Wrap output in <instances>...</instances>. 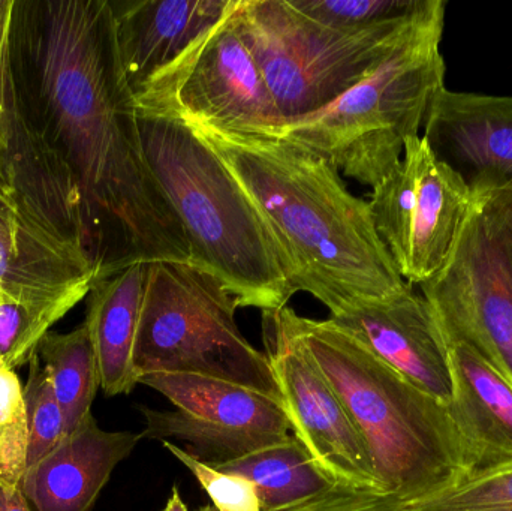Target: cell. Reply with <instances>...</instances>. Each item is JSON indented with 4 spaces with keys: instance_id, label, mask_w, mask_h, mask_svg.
Masks as SVG:
<instances>
[{
    "instance_id": "30bf717a",
    "label": "cell",
    "mask_w": 512,
    "mask_h": 511,
    "mask_svg": "<svg viewBox=\"0 0 512 511\" xmlns=\"http://www.w3.org/2000/svg\"><path fill=\"white\" fill-rule=\"evenodd\" d=\"M474 192L421 135L406 140L393 171L373 188V224L400 276L429 281L444 266L468 216Z\"/></svg>"
},
{
    "instance_id": "f1b7e54d",
    "label": "cell",
    "mask_w": 512,
    "mask_h": 511,
    "mask_svg": "<svg viewBox=\"0 0 512 511\" xmlns=\"http://www.w3.org/2000/svg\"><path fill=\"white\" fill-rule=\"evenodd\" d=\"M12 9H14V0H0V161L8 150L18 116L14 90H12L11 51H9Z\"/></svg>"
},
{
    "instance_id": "ac0fdd59",
    "label": "cell",
    "mask_w": 512,
    "mask_h": 511,
    "mask_svg": "<svg viewBox=\"0 0 512 511\" xmlns=\"http://www.w3.org/2000/svg\"><path fill=\"white\" fill-rule=\"evenodd\" d=\"M234 0L110 2L117 50L132 92L138 93L192 42L215 26Z\"/></svg>"
},
{
    "instance_id": "9c48e42d",
    "label": "cell",
    "mask_w": 512,
    "mask_h": 511,
    "mask_svg": "<svg viewBox=\"0 0 512 511\" xmlns=\"http://www.w3.org/2000/svg\"><path fill=\"white\" fill-rule=\"evenodd\" d=\"M472 192L453 249L421 294L447 341L465 342L512 383V234L489 195Z\"/></svg>"
},
{
    "instance_id": "5bb4252c",
    "label": "cell",
    "mask_w": 512,
    "mask_h": 511,
    "mask_svg": "<svg viewBox=\"0 0 512 511\" xmlns=\"http://www.w3.org/2000/svg\"><path fill=\"white\" fill-rule=\"evenodd\" d=\"M423 129L430 149L471 189L512 185V96L444 87Z\"/></svg>"
},
{
    "instance_id": "ffe728a7",
    "label": "cell",
    "mask_w": 512,
    "mask_h": 511,
    "mask_svg": "<svg viewBox=\"0 0 512 511\" xmlns=\"http://www.w3.org/2000/svg\"><path fill=\"white\" fill-rule=\"evenodd\" d=\"M213 468L249 480L262 511L292 509L336 485L295 435Z\"/></svg>"
},
{
    "instance_id": "4316f807",
    "label": "cell",
    "mask_w": 512,
    "mask_h": 511,
    "mask_svg": "<svg viewBox=\"0 0 512 511\" xmlns=\"http://www.w3.org/2000/svg\"><path fill=\"white\" fill-rule=\"evenodd\" d=\"M162 446L194 474L219 511H262L254 485L249 480L236 474L222 473L198 461L173 441H162Z\"/></svg>"
},
{
    "instance_id": "f546056e",
    "label": "cell",
    "mask_w": 512,
    "mask_h": 511,
    "mask_svg": "<svg viewBox=\"0 0 512 511\" xmlns=\"http://www.w3.org/2000/svg\"><path fill=\"white\" fill-rule=\"evenodd\" d=\"M0 511H33L21 486L0 479Z\"/></svg>"
},
{
    "instance_id": "44dd1931",
    "label": "cell",
    "mask_w": 512,
    "mask_h": 511,
    "mask_svg": "<svg viewBox=\"0 0 512 511\" xmlns=\"http://www.w3.org/2000/svg\"><path fill=\"white\" fill-rule=\"evenodd\" d=\"M65 416L66 435L92 414L101 387L98 357L86 324L69 333L48 332L36 348Z\"/></svg>"
},
{
    "instance_id": "4dcf8cb0",
    "label": "cell",
    "mask_w": 512,
    "mask_h": 511,
    "mask_svg": "<svg viewBox=\"0 0 512 511\" xmlns=\"http://www.w3.org/2000/svg\"><path fill=\"white\" fill-rule=\"evenodd\" d=\"M472 191H483L489 195L512 234V185L501 186V188L472 189Z\"/></svg>"
},
{
    "instance_id": "52a82bcc",
    "label": "cell",
    "mask_w": 512,
    "mask_h": 511,
    "mask_svg": "<svg viewBox=\"0 0 512 511\" xmlns=\"http://www.w3.org/2000/svg\"><path fill=\"white\" fill-rule=\"evenodd\" d=\"M420 11L382 26L349 30L315 20L289 0H237L236 20L286 125L324 110L357 86Z\"/></svg>"
},
{
    "instance_id": "484cf974",
    "label": "cell",
    "mask_w": 512,
    "mask_h": 511,
    "mask_svg": "<svg viewBox=\"0 0 512 511\" xmlns=\"http://www.w3.org/2000/svg\"><path fill=\"white\" fill-rule=\"evenodd\" d=\"M303 14L340 27L363 30L411 17L426 0H289Z\"/></svg>"
},
{
    "instance_id": "5b68a950",
    "label": "cell",
    "mask_w": 512,
    "mask_h": 511,
    "mask_svg": "<svg viewBox=\"0 0 512 511\" xmlns=\"http://www.w3.org/2000/svg\"><path fill=\"white\" fill-rule=\"evenodd\" d=\"M444 0H427L402 38L357 86L318 113L286 123V138L376 188L417 137L445 86Z\"/></svg>"
},
{
    "instance_id": "cb8c5ba5",
    "label": "cell",
    "mask_w": 512,
    "mask_h": 511,
    "mask_svg": "<svg viewBox=\"0 0 512 511\" xmlns=\"http://www.w3.org/2000/svg\"><path fill=\"white\" fill-rule=\"evenodd\" d=\"M27 447L23 384L14 369L0 363V479L21 486L27 471Z\"/></svg>"
},
{
    "instance_id": "7c38bea8",
    "label": "cell",
    "mask_w": 512,
    "mask_h": 511,
    "mask_svg": "<svg viewBox=\"0 0 512 511\" xmlns=\"http://www.w3.org/2000/svg\"><path fill=\"white\" fill-rule=\"evenodd\" d=\"M262 339L292 432L316 464L339 485L382 492L360 434L292 330L286 306L262 311Z\"/></svg>"
},
{
    "instance_id": "9a60e30c",
    "label": "cell",
    "mask_w": 512,
    "mask_h": 511,
    "mask_svg": "<svg viewBox=\"0 0 512 511\" xmlns=\"http://www.w3.org/2000/svg\"><path fill=\"white\" fill-rule=\"evenodd\" d=\"M93 284L86 255L48 230L0 177V299L53 302L87 296Z\"/></svg>"
},
{
    "instance_id": "d6a6232c",
    "label": "cell",
    "mask_w": 512,
    "mask_h": 511,
    "mask_svg": "<svg viewBox=\"0 0 512 511\" xmlns=\"http://www.w3.org/2000/svg\"><path fill=\"white\" fill-rule=\"evenodd\" d=\"M198 511H219V510L216 509L215 506H206V507H201V509Z\"/></svg>"
},
{
    "instance_id": "2e32d148",
    "label": "cell",
    "mask_w": 512,
    "mask_h": 511,
    "mask_svg": "<svg viewBox=\"0 0 512 511\" xmlns=\"http://www.w3.org/2000/svg\"><path fill=\"white\" fill-rule=\"evenodd\" d=\"M143 435L107 432L90 414L59 446L27 468L21 491L35 511H92L104 486Z\"/></svg>"
},
{
    "instance_id": "7402d4cb",
    "label": "cell",
    "mask_w": 512,
    "mask_h": 511,
    "mask_svg": "<svg viewBox=\"0 0 512 511\" xmlns=\"http://www.w3.org/2000/svg\"><path fill=\"white\" fill-rule=\"evenodd\" d=\"M86 297L75 294L53 302L0 299V363L14 371L29 365L51 327Z\"/></svg>"
},
{
    "instance_id": "d6986e66",
    "label": "cell",
    "mask_w": 512,
    "mask_h": 511,
    "mask_svg": "<svg viewBox=\"0 0 512 511\" xmlns=\"http://www.w3.org/2000/svg\"><path fill=\"white\" fill-rule=\"evenodd\" d=\"M149 264H134L95 282L87 294L86 324L98 357L101 389L107 396L128 395L138 384L134 368Z\"/></svg>"
},
{
    "instance_id": "3957f363",
    "label": "cell",
    "mask_w": 512,
    "mask_h": 511,
    "mask_svg": "<svg viewBox=\"0 0 512 511\" xmlns=\"http://www.w3.org/2000/svg\"><path fill=\"white\" fill-rule=\"evenodd\" d=\"M286 317L354 423L382 492L412 503L468 479L447 405L330 318L310 320L288 306Z\"/></svg>"
},
{
    "instance_id": "d4e9b609",
    "label": "cell",
    "mask_w": 512,
    "mask_h": 511,
    "mask_svg": "<svg viewBox=\"0 0 512 511\" xmlns=\"http://www.w3.org/2000/svg\"><path fill=\"white\" fill-rule=\"evenodd\" d=\"M406 511H512V464L468 477L447 491L405 503Z\"/></svg>"
},
{
    "instance_id": "83f0119b",
    "label": "cell",
    "mask_w": 512,
    "mask_h": 511,
    "mask_svg": "<svg viewBox=\"0 0 512 511\" xmlns=\"http://www.w3.org/2000/svg\"><path fill=\"white\" fill-rule=\"evenodd\" d=\"M285 511H406L405 503L385 492L336 485L324 494Z\"/></svg>"
},
{
    "instance_id": "4fadbf2b",
    "label": "cell",
    "mask_w": 512,
    "mask_h": 511,
    "mask_svg": "<svg viewBox=\"0 0 512 511\" xmlns=\"http://www.w3.org/2000/svg\"><path fill=\"white\" fill-rule=\"evenodd\" d=\"M330 320L415 386L442 404H450V344L429 303L414 285H406L388 299L361 303Z\"/></svg>"
},
{
    "instance_id": "8992f818",
    "label": "cell",
    "mask_w": 512,
    "mask_h": 511,
    "mask_svg": "<svg viewBox=\"0 0 512 511\" xmlns=\"http://www.w3.org/2000/svg\"><path fill=\"white\" fill-rule=\"evenodd\" d=\"M236 299L194 264H149L134 350L137 378L188 374L227 381L283 405L267 356L240 332Z\"/></svg>"
},
{
    "instance_id": "277c9868",
    "label": "cell",
    "mask_w": 512,
    "mask_h": 511,
    "mask_svg": "<svg viewBox=\"0 0 512 511\" xmlns=\"http://www.w3.org/2000/svg\"><path fill=\"white\" fill-rule=\"evenodd\" d=\"M147 161L182 222L194 266L239 308L274 311L294 296L264 219L218 153L189 126L140 116Z\"/></svg>"
},
{
    "instance_id": "ba28073f",
    "label": "cell",
    "mask_w": 512,
    "mask_h": 511,
    "mask_svg": "<svg viewBox=\"0 0 512 511\" xmlns=\"http://www.w3.org/2000/svg\"><path fill=\"white\" fill-rule=\"evenodd\" d=\"M236 3L135 93L140 116L237 137H279L285 122L240 35Z\"/></svg>"
},
{
    "instance_id": "6da1fadb",
    "label": "cell",
    "mask_w": 512,
    "mask_h": 511,
    "mask_svg": "<svg viewBox=\"0 0 512 511\" xmlns=\"http://www.w3.org/2000/svg\"><path fill=\"white\" fill-rule=\"evenodd\" d=\"M9 51L21 123L77 192L95 282L134 264H194L144 152L110 0H14Z\"/></svg>"
},
{
    "instance_id": "1f68e13d",
    "label": "cell",
    "mask_w": 512,
    "mask_h": 511,
    "mask_svg": "<svg viewBox=\"0 0 512 511\" xmlns=\"http://www.w3.org/2000/svg\"><path fill=\"white\" fill-rule=\"evenodd\" d=\"M162 511H189L188 506L183 503L182 497H180L179 489L174 486L171 491V497L168 498L167 506Z\"/></svg>"
},
{
    "instance_id": "e0dca14e",
    "label": "cell",
    "mask_w": 512,
    "mask_h": 511,
    "mask_svg": "<svg viewBox=\"0 0 512 511\" xmlns=\"http://www.w3.org/2000/svg\"><path fill=\"white\" fill-rule=\"evenodd\" d=\"M450 344L451 420L465 452L468 477L512 464V383L465 342Z\"/></svg>"
},
{
    "instance_id": "7a4b0ae2",
    "label": "cell",
    "mask_w": 512,
    "mask_h": 511,
    "mask_svg": "<svg viewBox=\"0 0 512 511\" xmlns=\"http://www.w3.org/2000/svg\"><path fill=\"white\" fill-rule=\"evenodd\" d=\"M192 131L251 198L294 293L306 291L337 317L408 285L376 231L369 203L348 191L330 161L282 137Z\"/></svg>"
},
{
    "instance_id": "8fae6325",
    "label": "cell",
    "mask_w": 512,
    "mask_h": 511,
    "mask_svg": "<svg viewBox=\"0 0 512 511\" xmlns=\"http://www.w3.org/2000/svg\"><path fill=\"white\" fill-rule=\"evenodd\" d=\"M138 384L170 399L176 411L141 408L143 438L183 441L198 461L218 467L294 435L279 402L245 387L188 374H147Z\"/></svg>"
},
{
    "instance_id": "603a6c76",
    "label": "cell",
    "mask_w": 512,
    "mask_h": 511,
    "mask_svg": "<svg viewBox=\"0 0 512 511\" xmlns=\"http://www.w3.org/2000/svg\"><path fill=\"white\" fill-rule=\"evenodd\" d=\"M26 402L27 426H29V447H27V468L44 458L66 437L65 416L54 395L50 378L38 356L29 363V374L23 386Z\"/></svg>"
}]
</instances>
